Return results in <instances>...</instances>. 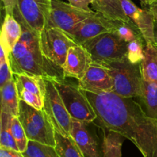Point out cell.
<instances>
[{
	"label": "cell",
	"mask_w": 157,
	"mask_h": 157,
	"mask_svg": "<svg viewBox=\"0 0 157 157\" xmlns=\"http://www.w3.org/2000/svg\"><path fill=\"white\" fill-rule=\"evenodd\" d=\"M13 15L22 29L21 38L9 55L11 70L14 75L41 77L46 80L66 79L64 70L46 58L40 45L39 34L26 22L18 6Z\"/></svg>",
	"instance_id": "cell-1"
},
{
	"label": "cell",
	"mask_w": 157,
	"mask_h": 157,
	"mask_svg": "<svg viewBox=\"0 0 157 157\" xmlns=\"http://www.w3.org/2000/svg\"><path fill=\"white\" fill-rule=\"evenodd\" d=\"M107 66L114 83L113 93L125 98H140L143 94L144 78L140 63H132L128 58L111 62H100Z\"/></svg>",
	"instance_id": "cell-2"
},
{
	"label": "cell",
	"mask_w": 157,
	"mask_h": 157,
	"mask_svg": "<svg viewBox=\"0 0 157 157\" xmlns=\"http://www.w3.org/2000/svg\"><path fill=\"white\" fill-rule=\"evenodd\" d=\"M18 117L29 140L55 147V128L43 109L38 110L20 101Z\"/></svg>",
	"instance_id": "cell-3"
},
{
	"label": "cell",
	"mask_w": 157,
	"mask_h": 157,
	"mask_svg": "<svg viewBox=\"0 0 157 157\" xmlns=\"http://www.w3.org/2000/svg\"><path fill=\"white\" fill-rule=\"evenodd\" d=\"M60 96L73 119L85 124H91L97 119V113L84 94L78 85L64 80L52 81Z\"/></svg>",
	"instance_id": "cell-4"
},
{
	"label": "cell",
	"mask_w": 157,
	"mask_h": 157,
	"mask_svg": "<svg viewBox=\"0 0 157 157\" xmlns=\"http://www.w3.org/2000/svg\"><path fill=\"white\" fill-rule=\"evenodd\" d=\"M82 45L96 62H111L127 58L128 43L123 40L117 32L100 35L85 41Z\"/></svg>",
	"instance_id": "cell-5"
},
{
	"label": "cell",
	"mask_w": 157,
	"mask_h": 157,
	"mask_svg": "<svg viewBox=\"0 0 157 157\" xmlns=\"http://www.w3.org/2000/svg\"><path fill=\"white\" fill-rule=\"evenodd\" d=\"M39 39L44 56L62 68L68 50L71 47L77 44L71 35L62 29L53 26H46L39 34Z\"/></svg>",
	"instance_id": "cell-6"
},
{
	"label": "cell",
	"mask_w": 157,
	"mask_h": 157,
	"mask_svg": "<svg viewBox=\"0 0 157 157\" xmlns=\"http://www.w3.org/2000/svg\"><path fill=\"white\" fill-rule=\"evenodd\" d=\"M98 14L94 11H86L61 0H52V9L48 25L59 28L71 35L81 22Z\"/></svg>",
	"instance_id": "cell-7"
},
{
	"label": "cell",
	"mask_w": 157,
	"mask_h": 157,
	"mask_svg": "<svg viewBox=\"0 0 157 157\" xmlns=\"http://www.w3.org/2000/svg\"><path fill=\"white\" fill-rule=\"evenodd\" d=\"M46 90L43 110L47 113L55 131L71 136L72 117L52 80H45Z\"/></svg>",
	"instance_id": "cell-8"
},
{
	"label": "cell",
	"mask_w": 157,
	"mask_h": 157,
	"mask_svg": "<svg viewBox=\"0 0 157 157\" xmlns=\"http://www.w3.org/2000/svg\"><path fill=\"white\" fill-rule=\"evenodd\" d=\"M18 98L29 105L42 110L44 107L46 81L41 77L14 75Z\"/></svg>",
	"instance_id": "cell-9"
},
{
	"label": "cell",
	"mask_w": 157,
	"mask_h": 157,
	"mask_svg": "<svg viewBox=\"0 0 157 157\" xmlns=\"http://www.w3.org/2000/svg\"><path fill=\"white\" fill-rule=\"evenodd\" d=\"M18 9L24 19L38 34L48 25L52 0H17Z\"/></svg>",
	"instance_id": "cell-10"
},
{
	"label": "cell",
	"mask_w": 157,
	"mask_h": 157,
	"mask_svg": "<svg viewBox=\"0 0 157 157\" xmlns=\"http://www.w3.org/2000/svg\"><path fill=\"white\" fill-rule=\"evenodd\" d=\"M78 86L85 91L94 94L113 92L114 89L113 77L107 66L93 61L82 79L78 81Z\"/></svg>",
	"instance_id": "cell-11"
},
{
	"label": "cell",
	"mask_w": 157,
	"mask_h": 157,
	"mask_svg": "<svg viewBox=\"0 0 157 157\" xmlns=\"http://www.w3.org/2000/svg\"><path fill=\"white\" fill-rule=\"evenodd\" d=\"M120 23L107 19L98 13L77 26L71 35L77 44H82L85 41L107 32H116Z\"/></svg>",
	"instance_id": "cell-12"
},
{
	"label": "cell",
	"mask_w": 157,
	"mask_h": 157,
	"mask_svg": "<svg viewBox=\"0 0 157 157\" xmlns=\"http://www.w3.org/2000/svg\"><path fill=\"white\" fill-rule=\"evenodd\" d=\"M126 15L136 25L146 43L154 42L155 21L148 8L140 9L132 0H120Z\"/></svg>",
	"instance_id": "cell-13"
},
{
	"label": "cell",
	"mask_w": 157,
	"mask_h": 157,
	"mask_svg": "<svg viewBox=\"0 0 157 157\" xmlns=\"http://www.w3.org/2000/svg\"><path fill=\"white\" fill-rule=\"evenodd\" d=\"M93 61L90 54L82 44H77L71 47L63 67L66 78H73L80 81Z\"/></svg>",
	"instance_id": "cell-14"
},
{
	"label": "cell",
	"mask_w": 157,
	"mask_h": 157,
	"mask_svg": "<svg viewBox=\"0 0 157 157\" xmlns=\"http://www.w3.org/2000/svg\"><path fill=\"white\" fill-rule=\"evenodd\" d=\"M71 136L85 157H103L98 142L87 127V124L72 118Z\"/></svg>",
	"instance_id": "cell-15"
},
{
	"label": "cell",
	"mask_w": 157,
	"mask_h": 157,
	"mask_svg": "<svg viewBox=\"0 0 157 157\" xmlns=\"http://www.w3.org/2000/svg\"><path fill=\"white\" fill-rule=\"evenodd\" d=\"M91 6L95 12L107 19L138 29L136 25L126 15L120 0H92Z\"/></svg>",
	"instance_id": "cell-16"
},
{
	"label": "cell",
	"mask_w": 157,
	"mask_h": 157,
	"mask_svg": "<svg viewBox=\"0 0 157 157\" xmlns=\"http://www.w3.org/2000/svg\"><path fill=\"white\" fill-rule=\"evenodd\" d=\"M21 25L14 15L6 14L2 26L0 35V47L2 48L9 56L14 47L21 38Z\"/></svg>",
	"instance_id": "cell-17"
},
{
	"label": "cell",
	"mask_w": 157,
	"mask_h": 157,
	"mask_svg": "<svg viewBox=\"0 0 157 157\" xmlns=\"http://www.w3.org/2000/svg\"><path fill=\"white\" fill-rule=\"evenodd\" d=\"M144 80L157 85V42L146 43L140 63Z\"/></svg>",
	"instance_id": "cell-18"
},
{
	"label": "cell",
	"mask_w": 157,
	"mask_h": 157,
	"mask_svg": "<svg viewBox=\"0 0 157 157\" xmlns=\"http://www.w3.org/2000/svg\"><path fill=\"white\" fill-rule=\"evenodd\" d=\"M1 90V111L18 116L20 100L18 98L15 78L0 87Z\"/></svg>",
	"instance_id": "cell-19"
},
{
	"label": "cell",
	"mask_w": 157,
	"mask_h": 157,
	"mask_svg": "<svg viewBox=\"0 0 157 157\" xmlns=\"http://www.w3.org/2000/svg\"><path fill=\"white\" fill-rule=\"evenodd\" d=\"M55 148L61 157H85L71 136H66L55 131Z\"/></svg>",
	"instance_id": "cell-20"
},
{
	"label": "cell",
	"mask_w": 157,
	"mask_h": 157,
	"mask_svg": "<svg viewBox=\"0 0 157 157\" xmlns=\"http://www.w3.org/2000/svg\"><path fill=\"white\" fill-rule=\"evenodd\" d=\"M13 115L1 111L0 115V147L19 151L12 132Z\"/></svg>",
	"instance_id": "cell-21"
},
{
	"label": "cell",
	"mask_w": 157,
	"mask_h": 157,
	"mask_svg": "<svg viewBox=\"0 0 157 157\" xmlns=\"http://www.w3.org/2000/svg\"><path fill=\"white\" fill-rule=\"evenodd\" d=\"M124 136L114 131H109L103 140V157H122Z\"/></svg>",
	"instance_id": "cell-22"
},
{
	"label": "cell",
	"mask_w": 157,
	"mask_h": 157,
	"mask_svg": "<svg viewBox=\"0 0 157 157\" xmlns=\"http://www.w3.org/2000/svg\"><path fill=\"white\" fill-rule=\"evenodd\" d=\"M140 99L147 116L157 120V85L144 81L143 94Z\"/></svg>",
	"instance_id": "cell-23"
},
{
	"label": "cell",
	"mask_w": 157,
	"mask_h": 157,
	"mask_svg": "<svg viewBox=\"0 0 157 157\" xmlns=\"http://www.w3.org/2000/svg\"><path fill=\"white\" fill-rule=\"evenodd\" d=\"M25 157H61L55 147L29 140L27 150L22 153Z\"/></svg>",
	"instance_id": "cell-24"
},
{
	"label": "cell",
	"mask_w": 157,
	"mask_h": 157,
	"mask_svg": "<svg viewBox=\"0 0 157 157\" xmlns=\"http://www.w3.org/2000/svg\"><path fill=\"white\" fill-rule=\"evenodd\" d=\"M12 132L18 148L21 153H24L27 150L29 139L25 134L22 124L20 122L18 117L13 116L12 120Z\"/></svg>",
	"instance_id": "cell-25"
},
{
	"label": "cell",
	"mask_w": 157,
	"mask_h": 157,
	"mask_svg": "<svg viewBox=\"0 0 157 157\" xmlns=\"http://www.w3.org/2000/svg\"><path fill=\"white\" fill-rule=\"evenodd\" d=\"M145 40L143 37L138 38L128 43L127 58L132 63H141L144 58Z\"/></svg>",
	"instance_id": "cell-26"
},
{
	"label": "cell",
	"mask_w": 157,
	"mask_h": 157,
	"mask_svg": "<svg viewBox=\"0 0 157 157\" xmlns=\"http://www.w3.org/2000/svg\"><path fill=\"white\" fill-rule=\"evenodd\" d=\"M0 87L14 78V74L11 70L9 56L2 48L0 47Z\"/></svg>",
	"instance_id": "cell-27"
},
{
	"label": "cell",
	"mask_w": 157,
	"mask_h": 157,
	"mask_svg": "<svg viewBox=\"0 0 157 157\" xmlns=\"http://www.w3.org/2000/svg\"><path fill=\"white\" fill-rule=\"evenodd\" d=\"M116 32L123 40H124L127 43L130 42L136 38L143 37L140 32L138 29H134L127 25H120Z\"/></svg>",
	"instance_id": "cell-28"
},
{
	"label": "cell",
	"mask_w": 157,
	"mask_h": 157,
	"mask_svg": "<svg viewBox=\"0 0 157 157\" xmlns=\"http://www.w3.org/2000/svg\"><path fill=\"white\" fill-rule=\"evenodd\" d=\"M68 3L75 7L84 9L86 11H92L90 8V5H91L92 0H67Z\"/></svg>",
	"instance_id": "cell-29"
},
{
	"label": "cell",
	"mask_w": 157,
	"mask_h": 157,
	"mask_svg": "<svg viewBox=\"0 0 157 157\" xmlns=\"http://www.w3.org/2000/svg\"><path fill=\"white\" fill-rule=\"evenodd\" d=\"M2 2L6 14L13 15L14 10L18 6L17 0H2Z\"/></svg>",
	"instance_id": "cell-30"
},
{
	"label": "cell",
	"mask_w": 157,
	"mask_h": 157,
	"mask_svg": "<svg viewBox=\"0 0 157 157\" xmlns=\"http://www.w3.org/2000/svg\"><path fill=\"white\" fill-rule=\"evenodd\" d=\"M0 157H25L22 153L11 149L0 147Z\"/></svg>",
	"instance_id": "cell-31"
},
{
	"label": "cell",
	"mask_w": 157,
	"mask_h": 157,
	"mask_svg": "<svg viewBox=\"0 0 157 157\" xmlns=\"http://www.w3.org/2000/svg\"><path fill=\"white\" fill-rule=\"evenodd\" d=\"M150 10V12H151L152 15H153V18H154L155 22H157V3L152 5V6L147 7Z\"/></svg>",
	"instance_id": "cell-32"
},
{
	"label": "cell",
	"mask_w": 157,
	"mask_h": 157,
	"mask_svg": "<svg viewBox=\"0 0 157 157\" xmlns=\"http://www.w3.org/2000/svg\"><path fill=\"white\" fill-rule=\"evenodd\" d=\"M139 1L144 8H147L155 3H157V0H139Z\"/></svg>",
	"instance_id": "cell-33"
},
{
	"label": "cell",
	"mask_w": 157,
	"mask_h": 157,
	"mask_svg": "<svg viewBox=\"0 0 157 157\" xmlns=\"http://www.w3.org/2000/svg\"><path fill=\"white\" fill-rule=\"evenodd\" d=\"M155 39L157 42V22H155Z\"/></svg>",
	"instance_id": "cell-34"
}]
</instances>
